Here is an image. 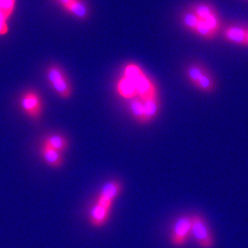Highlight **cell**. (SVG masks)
I'll return each mask as SVG.
<instances>
[{"mask_svg":"<svg viewBox=\"0 0 248 248\" xmlns=\"http://www.w3.org/2000/svg\"><path fill=\"white\" fill-rule=\"evenodd\" d=\"M122 76L133 80L138 98L142 101L149 98H158L159 92L155 81L143 70L142 66L134 62H126L122 69Z\"/></svg>","mask_w":248,"mask_h":248,"instance_id":"6da1fadb","label":"cell"},{"mask_svg":"<svg viewBox=\"0 0 248 248\" xmlns=\"http://www.w3.org/2000/svg\"><path fill=\"white\" fill-rule=\"evenodd\" d=\"M191 237L201 248H213L215 246V238L211 226L207 219L201 213H193Z\"/></svg>","mask_w":248,"mask_h":248,"instance_id":"7a4b0ae2","label":"cell"},{"mask_svg":"<svg viewBox=\"0 0 248 248\" xmlns=\"http://www.w3.org/2000/svg\"><path fill=\"white\" fill-rule=\"evenodd\" d=\"M46 78L54 92L62 99H69L73 94L70 80L58 64H51L46 69Z\"/></svg>","mask_w":248,"mask_h":248,"instance_id":"3957f363","label":"cell"},{"mask_svg":"<svg viewBox=\"0 0 248 248\" xmlns=\"http://www.w3.org/2000/svg\"><path fill=\"white\" fill-rule=\"evenodd\" d=\"M191 214H182L178 216L171 228V232L169 235L170 244L174 248L185 247L191 237Z\"/></svg>","mask_w":248,"mask_h":248,"instance_id":"277c9868","label":"cell"},{"mask_svg":"<svg viewBox=\"0 0 248 248\" xmlns=\"http://www.w3.org/2000/svg\"><path fill=\"white\" fill-rule=\"evenodd\" d=\"M20 106L23 112L31 120H39L44 111L43 100L40 95L33 91L29 90L20 98Z\"/></svg>","mask_w":248,"mask_h":248,"instance_id":"5b68a950","label":"cell"},{"mask_svg":"<svg viewBox=\"0 0 248 248\" xmlns=\"http://www.w3.org/2000/svg\"><path fill=\"white\" fill-rule=\"evenodd\" d=\"M124 191V183L120 179H111L105 183L98 192L97 203L112 208L116 200Z\"/></svg>","mask_w":248,"mask_h":248,"instance_id":"8992f818","label":"cell"},{"mask_svg":"<svg viewBox=\"0 0 248 248\" xmlns=\"http://www.w3.org/2000/svg\"><path fill=\"white\" fill-rule=\"evenodd\" d=\"M248 23H231L222 29V38L229 44L246 48Z\"/></svg>","mask_w":248,"mask_h":248,"instance_id":"52a82bcc","label":"cell"},{"mask_svg":"<svg viewBox=\"0 0 248 248\" xmlns=\"http://www.w3.org/2000/svg\"><path fill=\"white\" fill-rule=\"evenodd\" d=\"M111 211L112 209L95 202L89 213L90 225L94 228H102L105 226L110 218Z\"/></svg>","mask_w":248,"mask_h":248,"instance_id":"ba28073f","label":"cell"},{"mask_svg":"<svg viewBox=\"0 0 248 248\" xmlns=\"http://www.w3.org/2000/svg\"><path fill=\"white\" fill-rule=\"evenodd\" d=\"M115 91L120 98L128 101L133 98H138L134 82L122 75L116 81Z\"/></svg>","mask_w":248,"mask_h":248,"instance_id":"9c48e42d","label":"cell"},{"mask_svg":"<svg viewBox=\"0 0 248 248\" xmlns=\"http://www.w3.org/2000/svg\"><path fill=\"white\" fill-rule=\"evenodd\" d=\"M63 9L80 20L88 19L90 15V8L86 0H74L66 5Z\"/></svg>","mask_w":248,"mask_h":248,"instance_id":"30bf717a","label":"cell"},{"mask_svg":"<svg viewBox=\"0 0 248 248\" xmlns=\"http://www.w3.org/2000/svg\"><path fill=\"white\" fill-rule=\"evenodd\" d=\"M207 68L203 63L200 62H189L185 67V76L187 81L195 88L199 80L202 78L204 73L207 71Z\"/></svg>","mask_w":248,"mask_h":248,"instance_id":"8fae6325","label":"cell"},{"mask_svg":"<svg viewBox=\"0 0 248 248\" xmlns=\"http://www.w3.org/2000/svg\"><path fill=\"white\" fill-rule=\"evenodd\" d=\"M43 146L52 148L53 150L62 153L69 147V142L66 137L60 133H52L48 135L43 142Z\"/></svg>","mask_w":248,"mask_h":248,"instance_id":"7c38bea8","label":"cell"},{"mask_svg":"<svg viewBox=\"0 0 248 248\" xmlns=\"http://www.w3.org/2000/svg\"><path fill=\"white\" fill-rule=\"evenodd\" d=\"M188 9H190L192 12H194L196 16L203 21L205 19L210 18L211 16H213V14L218 12V10L213 4L207 1L196 2L194 4H191L188 7Z\"/></svg>","mask_w":248,"mask_h":248,"instance_id":"4fadbf2b","label":"cell"},{"mask_svg":"<svg viewBox=\"0 0 248 248\" xmlns=\"http://www.w3.org/2000/svg\"><path fill=\"white\" fill-rule=\"evenodd\" d=\"M40 153H41L43 159L45 160V163L49 167H52L54 169H59L62 167V164H63L62 153L53 150L49 147H45L43 145H42Z\"/></svg>","mask_w":248,"mask_h":248,"instance_id":"5bb4252c","label":"cell"},{"mask_svg":"<svg viewBox=\"0 0 248 248\" xmlns=\"http://www.w3.org/2000/svg\"><path fill=\"white\" fill-rule=\"evenodd\" d=\"M195 88L199 91H201L202 93H206V94H211L216 90V88H217L216 79L210 69H208L204 73L202 78L199 80V82L197 83Z\"/></svg>","mask_w":248,"mask_h":248,"instance_id":"9a60e30c","label":"cell"},{"mask_svg":"<svg viewBox=\"0 0 248 248\" xmlns=\"http://www.w3.org/2000/svg\"><path fill=\"white\" fill-rule=\"evenodd\" d=\"M143 107H144V114H145L146 124H150L159 114L160 109H161L159 97L144 100Z\"/></svg>","mask_w":248,"mask_h":248,"instance_id":"2e32d148","label":"cell"},{"mask_svg":"<svg viewBox=\"0 0 248 248\" xmlns=\"http://www.w3.org/2000/svg\"><path fill=\"white\" fill-rule=\"evenodd\" d=\"M128 108H129V110L133 116L134 121L137 124H141V125L146 124L143 101L141 98H135L129 100V107Z\"/></svg>","mask_w":248,"mask_h":248,"instance_id":"e0dca14e","label":"cell"},{"mask_svg":"<svg viewBox=\"0 0 248 248\" xmlns=\"http://www.w3.org/2000/svg\"><path fill=\"white\" fill-rule=\"evenodd\" d=\"M179 20H180L181 25L184 27L185 30H186L187 31L193 32L197 24L200 21V18L196 16L194 12H192L190 9L187 8L180 13Z\"/></svg>","mask_w":248,"mask_h":248,"instance_id":"ac0fdd59","label":"cell"},{"mask_svg":"<svg viewBox=\"0 0 248 248\" xmlns=\"http://www.w3.org/2000/svg\"><path fill=\"white\" fill-rule=\"evenodd\" d=\"M192 33L205 41H213L217 37V35L211 30V28L201 19Z\"/></svg>","mask_w":248,"mask_h":248,"instance_id":"d6986e66","label":"cell"},{"mask_svg":"<svg viewBox=\"0 0 248 248\" xmlns=\"http://www.w3.org/2000/svg\"><path fill=\"white\" fill-rule=\"evenodd\" d=\"M16 0H0V10L7 20L12 15L15 9Z\"/></svg>","mask_w":248,"mask_h":248,"instance_id":"ffe728a7","label":"cell"},{"mask_svg":"<svg viewBox=\"0 0 248 248\" xmlns=\"http://www.w3.org/2000/svg\"><path fill=\"white\" fill-rule=\"evenodd\" d=\"M55 1L57 3H59V5L63 9L66 5H68L69 3H71L72 1H74V0H55Z\"/></svg>","mask_w":248,"mask_h":248,"instance_id":"44dd1931","label":"cell"},{"mask_svg":"<svg viewBox=\"0 0 248 248\" xmlns=\"http://www.w3.org/2000/svg\"><path fill=\"white\" fill-rule=\"evenodd\" d=\"M246 48H248V32H247V40H246Z\"/></svg>","mask_w":248,"mask_h":248,"instance_id":"7402d4cb","label":"cell"},{"mask_svg":"<svg viewBox=\"0 0 248 248\" xmlns=\"http://www.w3.org/2000/svg\"><path fill=\"white\" fill-rule=\"evenodd\" d=\"M247 1H248V0H247Z\"/></svg>","mask_w":248,"mask_h":248,"instance_id":"603a6c76","label":"cell"}]
</instances>
